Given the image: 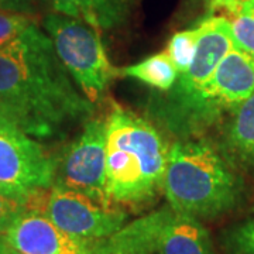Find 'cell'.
I'll use <instances>...</instances> for the list:
<instances>
[{
  "mask_svg": "<svg viewBox=\"0 0 254 254\" xmlns=\"http://www.w3.org/2000/svg\"><path fill=\"white\" fill-rule=\"evenodd\" d=\"M106 123V190L115 205H147L164 190L170 148L151 123L115 105Z\"/></svg>",
  "mask_w": 254,
  "mask_h": 254,
  "instance_id": "obj_2",
  "label": "cell"
},
{
  "mask_svg": "<svg viewBox=\"0 0 254 254\" xmlns=\"http://www.w3.org/2000/svg\"><path fill=\"white\" fill-rule=\"evenodd\" d=\"M196 53L187 72L178 75L170 91L161 95L164 99H181L200 89L210 79L226 54L236 46L230 20L213 16L198 26Z\"/></svg>",
  "mask_w": 254,
  "mask_h": 254,
  "instance_id": "obj_9",
  "label": "cell"
},
{
  "mask_svg": "<svg viewBox=\"0 0 254 254\" xmlns=\"http://www.w3.org/2000/svg\"><path fill=\"white\" fill-rule=\"evenodd\" d=\"M14 250L10 247L9 242L4 235H0V254H13Z\"/></svg>",
  "mask_w": 254,
  "mask_h": 254,
  "instance_id": "obj_23",
  "label": "cell"
},
{
  "mask_svg": "<svg viewBox=\"0 0 254 254\" xmlns=\"http://www.w3.org/2000/svg\"><path fill=\"white\" fill-rule=\"evenodd\" d=\"M57 13L81 20L98 33L120 27L128 17L131 0H51Z\"/></svg>",
  "mask_w": 254,
  "mask_h": 254,
  "instance_id": "obj_12",
  "label": "cell"
},
{
  "mask_svg": "<svg viewBox=\"0 0 254 254\" xmlns=\"http://www.w3.org/2000/svg\"><path fill=\"white\" fill-rule=\"evenodd\" d=\"M13 254H17V253H16V252H14V253H13Z\"/></svg>",
  "mask_w": 254,
  "mask_h": 254,
  "instance_id": "obj_24",
  "label": "cell"
},
{
  "mask_svg": "<svg viewBox=\"0 0 254 254\" xmlns=\"http://www.w3.org/2000/svg\"><path fill=\"white\" fill-rule=\"evenodd\" d=\"M4 236L17 254H89L96 245L68 235L43 213L27 210Z\"/></svg>",
  "mask_w": 254,
  "mask_h": 254,
  "instance_id": "obj_10",
  "label": "cell"
},
{
  "mask_svg": "<svg viewBox=\"0 0 254 254\" xmlns=\"http://www.w3.org/2000/svg\"><path fill=\"white\" fill-rule=\"evenodd\" d=\"M44 28L73 82L92 103H98L110 82L119 76V69L112 65L102 44L100 33L81 20L60 13L48 14Z\"/></svg>",
  "mask_w": 254,
  "mask_h": 254,
  "instance_id": "obj_5",
  "label": "cell"
},
{
  "mask_svg": "<svg viewBox=\"0 0 254 254\" xmlns=\"http://www.w3.org/2000/svg\"><path fill=\"white\" fill-rule=\"evenodd\" d=\"M89 254H133L128 253V252H123V250H118V249H113L109 247L108 245H105L102 240L96 242V245L93 246L92 252Z\"/></svg>",
  "mask_w": 254,
  "mask_h": 254,
  "instance_id": "obj_21",
  "label": "cell"
},
{
  "mask_svg": "<svg viewBox=\"0 0 254 254\" xmlns=\"http://www.w3.org/2000/svg\"><path fill=\"white\" fill-rule=\"evenodd\" d=\"M225 246L229 254H254V218L232 227L226 233Z\"/></svg>",
  "mask_w": 254,
  "mask_h": 254,
  "instance_id": "obj_18",
  "label": "cell"
},
{
  "mask_svg": "<svg viewBox=\"0 0 254 254\" xmlns=\"http://www.w3.org/2000/svg\"><path fill=\"white\" fill-rule=\"evenodd\" d=\"M225 144L236 160L254 168V93L232 109Z\"/></svg>",
  "mask_w": 254,
  "mask_h": 254,
  "instance_id": "obj_13",
  "label": "cell"
},
{
  "mask_svg": "<svg viewBox=\"0 0 254 254\" xmlns=\"http://www.w3.org/2000/svg\"><path fill=\"white\" fill-rule=\"evenodd\" d=\"M178 75L180 73L165 51L147 57L140 63L119 69V76L134 78L160 92L170 91Z\"/></svg>",
  "mask_w": 254,
  "mask_h": 254,
  "instance_id": "obj_14",
  "label": "cell"
},
{
  "mask_svg": "<svg viewBox=\"0 0 254 254\" xmlns=\"http://www.w3.org/2000/svg\"><path fill=\"white\" fill-rule=\"evenodd\" d=\"M212 7L213 9H218V7H222V9H226L229 13H232L233 10L236 9L237 0H209Z\"/></svg>",
  "mask_w": 254,
  "mask_h": 254,
  "instance_id": "obj_22",
  "label": "cell"
},
{
  "mask_svg": "<svg viewBox=\"0 0 254 254\" xmlns=\"http://www.w3.org/2000/svg\"><path fill=\"white\" fill-rule=\"evenodd\" d=\"M40 4L41 0H0V10H13L34 16Z\"/></svg>",
  "mask_w": 254,
  "mask_h": 254,
  "instance_id": "obj_20",
  "label": "cell"
},
{
  "mask_svg": "<svg viewBox=\"0 0 254 254\" xmlns=\"http://www.w3.org/2000/svg\"><path fill=\"white\" fill-rule=\"evenodd\" d=\"M92 115L93 103L76 89L37 23L0 48V119L28 136L50 138Z\"/></svg>",
  "mask_w": 254,
  "mask_h": 254,
  "instance_id": "obj_1",
  "label": "cell"
},
{
  "mask_svg": "<svg viewBox=\"0 0 254 254\" xmlns=\"http://www.w3.org/2000/svg\"><path fill=\"white\" fill-rule=\"evenodd\" d=\"M24 212L26 205L23 200L0 190V235H6Z\"/></svg>",
  "mask_w": 254,
  "mask_h": 254,
  "instance_id": "obj_19",
  "label": "cell"
},
{
  "mask_svg": "<svg viewBox=\"0 0 254 254\" xmlns=\"http://www.w3.org/2000/svg\"><path fill=\"white\" fill-rule=\"evenodd\" d=\"M41 213L68 235L91 242L112 236L127 222V213L118 206L55 182L47 190Z\"/></svg>",
  "mask_w": 254,
  "mask_h": 254,
  "instance_id": "obj_7",
  "label": "cell"
},
{
  "mask_svg": "<svg viewBox=\"0 0 254 254\" xmlns=\"http://www.w3.org/2000/svg\"><path fill=\"white\" fill-rule=\"evenodd\" d=\"M55 184L78 190L103 205H115L106 190V123L89 119L57 161Z\"/></svg>",
  "mask_w": 254,
  "mask_h": 254,
  "instance_id": "obj_8",
  "label": "cell"
},
{
  "mask_svg": "<svg viewBox=\"0 0 254 254\" xmlns=\"http://www.w3.org/2000/svg\"><path fill=\"white\" fill-rule=\"evenodd\" d=\"M33 24H36L33 14L13 10H0V48L21 36Z\"/></svg>",
  "mask_w": 254,
  "mask_h": 254,
  "instance_id": "obj_17",
  "label": "cell"
},
{
  "mask_svg": "<svg viewBox=\"0 0 254 254\" xmlns=\"http://www.w3.org/2000/svg\"><path fill=\"white\" fill-rule=\"evenodd\" d=\"M155 254H216L209 232L199 219L171 208L158 235Z\"/></svg>",
  "mask_w": 254,
  "mask_h": 254,
  "instance_id": "obj_11",
  "label": "cell"
},
{
  "mask_svg": "<svg viewBox=\"0 0 254 254\" xmlns=\"http://www.w3.org/2000/svg\"><path fill=\"white\" fill-rule=\"evenodd\" d=\"M57 161L27 133L0 119V190L24 202L30 193L50 188Z\"/></svg>",
  "mask_w": 254,
  "mask_h": 254,
  "instance_id": "obj_6",
  "label": "cell"
},
{
  "mask_svg": "<svg viewBox=\"0 0 254 254\" xmlns=\"http://www.w3.org/2000/svg\"><path fill=\"white\" fill-rule=\"evenodd\" d=\"M242 192L240 177L209 141L187 140L170 147L164 193L175 212L216 219L236 208Z\"/></svg>",
  "mask_w": 254,
  "mask_h": 254,
  "instance_id": "obj_3",
  "label": "cell"
},
{
  "mask_svg": "<svg viewBox=\"0 0 254 254\" xmlns=\"http://www.w3.org/2000/svg\"><path fill=\"white\" fill-rule=\"evenodd\" d=\"M198 27L184 30L180 33H175L170 41L165 53L170 57L171 63L174 64L178 73L187 72L190 63L196 53V43H198Z\"/></svg>",
  "mask_w": 254,
  "mask_h": 254,
  "instance_id": "obj_16",
  "label": "cell"
},
{
  "mask_svg": "<svg viewBox=\"0 0 254 254\" xmlns=\"http://www.w3.org/2000/svg\"><path fill=\"white\" fill-rule=\"evenodd\" d=\"M254 93V60L235 46L200 89L181 99L158 96L150 106L164 126L177 136L198 134L226 109Z\"/></svg>",
  "mask_w": 254,
  "mask_h": 254,
  "instance_id": "obj_4",
  "label": "cell"
},
{
  "mask_svg": "<svg viewBox=\"0 0 254 254\" xmlns=\"http://www.w3.org/2000/svg\"><path fill=\"white\" fill-rule=\"evenodd\" d=\"M230 16L236 46L254 60V0H237Z\"/></svg>",
  "mask_w": 254,
  "mask_h": 254,
  "instance_id": "obj_15",
  "label": "cell"
}]
</instances>
